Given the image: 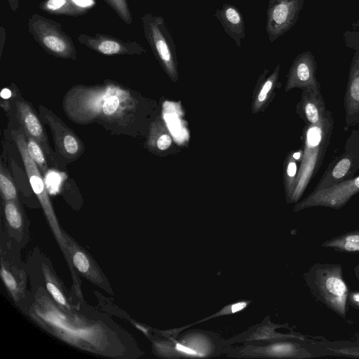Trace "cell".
I'll return each mask as SVG.
<instances>
[{"label":"cell","instance_id":"obj_1","mask_svg":"<svg viewBox=\"0 0 359 359\" xmlns=\"http://www.w3.org/2000/svg\"><path fill=\"white\" fill-rule=\"evenodd\" d=\"M139 106L134 92L109 80L94 86L75 85L62 100L63 110L72 122L97 123L111 133L130 136L135 132Z\"/></svg>","mask_w":359,"mask_h":359},{"label":"cell","instance_id":"obj_2","mask_svg":"<svg viewBox=\"0 0 359 359\" xmlns=\"http://www.w3.org/2000/svg\"><path fill=\"white\" fill-rule=\"evenodd\" d=\"M333 126L332 112L327 110L325 117L320 122L306 125L304 127L303 154L290 197L292 202H296L301 198L311 180L320 168L330 142Z\"/></svg>","mask_w":359,"mask_h":359},{"label":"cell","instance_id":"obj_3","mask_svg":"<svg viewBox=\"0 0 359 359\" xmlns=\"http://www.w3.org/2000/svg\"><path fill=\"white\" fill-rule=\"evenodd\" d=\"M303 277L318 301L340 317L346 318L349 290L340 264H313Z\"/></svg>","mask_w":359,"mask_h":359},{"label":"cell","instance_id":"obj_4","mask_svg":"<svg viewBox=\"0 0 359 359\" xmlns=\"http://www.w3.org/2000/svg\"><path fill=\"white\" fill-rule=\"evenodd\" d=\"M27 27L36 42L48 54L58 58L76 60L73 40L58 22L34 13L28 20Z\"/></svg>","mask_w":359,"mask_h":359},{"label":"cell","instance_id":"obj_5","mask_svg":"<svg viewBox=\"0 0 359 359\" xmlns=\"http://www.w3.org/2000/svg\"><path fill=\"white\" fill-rule=\"evenodd\" d=\"M145 39L165 71L174 76L177 72L176 46L164 18L151 13L142 18Z\"/></svg>","mask_w":359,"mask_h":359},{"label":"cell","instance_id":"obj_6","mask_svg":"<svg viewBox=\"0 0 359 359\" xmlns=\"http://www.w3.org/2000/svg\"><path fill=\"white\" fill-rule=\"evenodd\" d=\"M358 170L359 129L353 128L346 141L344 151L330 162L313 191L350 180Z\"/></svg>","mask_w":359,"mask_h":359},{"label":"cell","instance_id":"obj_7","mask_svg":"<svg viewBox=\"0 0 359 359\" xmlns=\"http://www.w3.org/2000/svg\"><path fill=\"white\" fill-rule=\"evenodd\" d=\"M39 109L41 121L50 129L57 156L66 163L78 159L85 150L79 137L52 110L43 104L39 106Z\"/></svg>","mask_w":359,"mask_h":359},{"label":"cell","instance_id":"obj_8","mask_svg":"<svg viewBox=\"0 0 359 359\" xmlns=\"http://www.w3.org/2000/svg\"><path fill=\"white\" fill-rule=\"evenodd\" d=\"M359 192V175L318 191H312L297 203L294 211L313 207H325L334 210L343 208Z\"/></svg>","mask_w":359,"mask_h":359},{"label":"cell","instance_id":"obj_9","mask_svg":"<svg viewBox=\"0 0 359 359\" xmlns=\"http://www.w3.org/2000/svg\"><path fill=\"white\" fill-rule=\"evenodd\" d=\"M304 0H269L266 31L273 43L296 23Z\"/></svg>","mask_w":359,"mask_h":359},{"label":"cell","instance_id":"obj_10","mask_svg":"<svg viewBox=\"0 0 359 359\" xmlns=\"http://www.w3.org/2000/svg\"><path fill=\"white\" fill-rule=\"evenodd\" d=\"M76 39L81 44L106 55H140L146 52L137 41H123L105 34H81Z\"/></svg>","mask_w":359,"mask_h":359},{"label":"cell","instance_id":"obj_11","mask_svg":"<svg viewBox=\"0 0 359 359\" xmlns=\"http://www.w3.org/2000/svg\"><path fill=\"white\" fill-rule=\"evenodd\" d=\"M15 107L17 117L25 135L34 139L41 147L46 155L52 159V162L56 161L57 158H55L49 144L42 121L32 105L24 100L16 99Z\"/></svg>","mask_w":359,"mask_h":359},{"label":"cell","instance_id":"obj_12","mask_svg":"<svg viewBox=\"0 0 359 359\" xmlns=\"http://www.w3.org/2000/svg\"><path fill=\"white\" fill-rule=\"evenodd\" d=\"M294 87L320 90L316 79V62L310 51L298 55L294 59L288 75L287 88Z\"/></svg>","mask_w":359,"mask_h":359},{"label":"cell","instance_id":"obj_13","mask_svg":"<svg viewBox=\"0 0 359 359\" xmlns=\"http://www.w3.org/2000/svg\"><path fill=\"white\" fill-rule=\"evenodd\" d=\"M344 106L347 127H359V50L355 53L349 69Z\"/></svg>","mask_w":359,"mask_h":359},{"label":"cell","instance_id":"obj_14","mask_svg":"<svg viewBox=\"0 0 359 359\" xmlns=\"http://www.w3.org/2000/svg\"><path fill=\"white\" fill-rule=\"evenodd\" d=\"M174 357H208L215 351V345L208 336L200 332H190L179 341L174 340V346L168 348Z\"/></svg>","mask_w":359,"mask_h":359},{"label":"cell","instance_id":"obj_15","mask_svg":"<svg viewBox=\"0 0 359 359\" xmlns=\"http://www.w3.org/2000/svg\"><path fill=\"white\" fill-rule=\"evenodd\" d=\"M260 355L273 358H311L316 355L302 344L293 341H278L262 347L249 346L243 354Z\"/></svg>","mask_w":359,"mask_h":359},{"label":"cell","instance_id":"obj_16","mask_svg":"<svg viewBox=\"0 0 359 359\" xmlns=\"http://www.w3.org/2000/svg\"><path fill=\"white\" fill-rule=\"evenodd\" d=\"M297 109L299 116L304 121L306 125L320 122L327 110L320 90H303Z\"/></svg>","mask_w":359,"mask_h":359},{"label":"cell","instance_id":"obj_17","mask_svg":"<svg viewBox=\"0 0 359 359\" xmlns=\"http://www.w3.org/2000/svg\"><path fill=\"white\" fill-rule=\"evenodd\" d=\"M215 16L220 22L226 34L240 47L245 35L244 20L240 11L232 4H224L221 8L216 10Z\"/></svg>","mask_w":359,"mask_h":359},{"label":"cell","instance_id":"obj_18","mask_svg":"<svg viewBox=\"0 0 359 359\" xmlns=\"http://www.w3.org/2000/svg\"><path fill=\"white\" fill-rule=\"evenodd\" d=\"M309 350L317 356L359 358V337L353 340L330 341L325 339L311 342ZM315 355V354H314Z\"/></svg>","mask_w":359,"mask_h":359},{"label":"cell","instance_id":"obj_19","mask_svg":"<svg viewBox=\"0 0 359 359\" xmlns=\"http://www.w3.org/2000/svg\"><path fill=\"white\" fill-rule=\"evenodd\" d=\"M39 7L47 13L65 16L82 15L90 9V6L84 5L79 0H43Z\"/></svg>","mask_w":359,"mask_h":359},{"label":"cell","instance_id":"obj_20","mask_svg":"<svg viewBox=\"0 0 359 359\" xmlns=\"http://www.w3.org/2000/svg\"><path fill=\"white\" fill-rule=\"evenodd\" d=\"M321 246L343 253H359V230L346 232L326 240Z\"/></svg>","mask_w":359,"mask_h":359},{"label":"cell","instance_id":"obj_21","mask_svg":"<svg viewBox=\"0 0 359 359\" xmlns=\"http://www.w3.org/2000/svg\"><path fill=\"white\" fill-rule=\"evenodd\" d=\"M278 325L270 324L269 325H264L258 328L250 337L247 340H271V339H295L300 341H304L306 337L299 334H283L276 333L274 329L278 327Z\"/></svg>","mask_w":359,"mask_h":359},{"label":"cell","instance_id":"obj_22","mask_svg":"<svg viewBox=\"0 0 359 359\" xmlns=\"http://www.w3.org/2000/svg\"><path fill=\"white\" fill-rule=\"evenodd\" d=\"M25 135L27 151L43 176L48 171L46 154L39 144L34 139L28 135Z\"/></svg>","mask_w":359,"mask_h":359},{"label":"cell","instance_id":"obj_23","mask_svg":"<svg viewBox=\"0 0 359 359\" xmlns=\"http://www.w3.org/2000/svg\"><path fill=\"white\" fill-rule=\"evenodd\" d=\"M0 190L5 201H15L18 191L10 173L2 164L0 166Z\"/></svg>","mask_w":359,"mask_h":359},{"label":"cell","instance_id":"obj_24","mask_svg":"<svg viewBox=\"0 0 359 359\" xmlns=\"http://www.w3.org/2000/svg\"><path fill=\"white\" fill-rule=\"evenodd\" d=\"M116 13L118 17L127 25L133 22L132 13L128 0H104Z\"/></svg>","mask_w":359,"mask_h":359},{"label":"cell","instance_id":"obj_25","mask_svg":"<svg viewBox=\"0 0 359 359\" xmlns=\"http://www.w3.org/2000/svg\"><path fill=\"white\" fill-rule=\"evenodd\" d=\"M4 212L10 226L18 229L22 225V216L14 201H5Z\"/></svg>","mask_w":359,"mask_h":359},{"label":"cell","instance_id":"obj_26","mask_svg":"<svg viewBox=\"0 0 359 359\" xmlns=\"http://www.w3.org/2000/svg\"><path fill=\"white\" fill-rule=\"evenodd\" d=\"M297 161V160H296L292 154L291 158L288 160L286 167V175L288 180V187H290V199L298 173Z\"/></svg>","mask_w":359,"mask_h":359},{"label":"cell","instance_id":"obj_27","mask_svg":"<svg viewBox=\"0 0 359 359\" xmlns=\"http://www.w3.org/2000/svg\"><path fill=\"white\" fill-rule=\"evenodd\" d=\"M278 71H279V66H278L276 68L273 74L272 75H271V76L265 81V83L262 86V88L258 95V100L259 102H263L266 100V98L268 95V93L272 89L273 84L278 77Z\"/></svg>","mask_w":359,"mask_h":359},{"label":"cell","instance_id":"obj_28","mask_svg":"<svg viewBox=\"0 0 359 359\" xmlns=\"http://www.w3.org/2000/svg\"><path fill=\"white\" fill-rule=\"evenodd\" d=\"M73 262L76 269L81 273H86L89 269V262L81 252H76L73 257Z\"/></svg>","mask_w":359,"mask_h":359},{"label":"cell","instance_id":"obj_29","mask_svg":"<svg viewBox=\"0 0 359 359\" xmlns=\"http://www.w3.org/2000/svg\"><path fill=\"white\" fill-rule=\"evenodd\" d=\"M47 289L48 292L52 294L53 298L56 302H57L60 304L65 305L66 302L65 299L59 290V289L52 283L49 282L46 284Z\"/></svg>","mask_w":359,"mask_h":359},{"label":"cell","instance_id":"obj_30","mask_svg":"<svg viewBox=\"0 0 359 359\" xmlns=\"http://www.w3.org/2000/svg\"><path fill=\"white\" fill-rule=\"evenodd\" d=\"M172 144V139L168 134H162L159 135L156 140V144L158 149L165 150L168 149Z\"/></svg>","mask_w":359,"mask_h":359},{"label":"cell","instance_id":"obj_31","mask_svg":"<svg viewBox=\"0 0 359 359\" xmlns=\"http://www.w3.org/2000/svg\"><path fill=\"white\" fill-rule=\"evenodd\" d=\"M347 304L359 310V290H349L347 297Z\"/></svg>","mask_w":359,"mask_h":359},{"label":"cell","instance_id":"obj_32","mask_svg":"<svg viewBox=\"0 0 359 359\" xmlns=\"http://www.w3.org/2000/svg\"><path fill=\"white\" fill-rule=\"evenodd\" d=\"M1 276L6 285L9 287L11 290H15L16 289V282L12 275L8 272L6 269H1Z\"/></svg>","mask_w":359,"mask_h":359},{"label":"cell","instance_id":"obj_33","mask_svg":"<svg viewBox=\"0 0 359 359\" xmlns=\"http://www.w3.org/2000/svg\"><path fill=\"white\" fill-rule=\"evenodd\" d=\"M6 29L1 26L0 27V57H1L4 46L6 42Z\"/></svg>","mask_w":359,"mask_h":359},{"label":"cell","instance_id":"obj_34","mask_svg":"<svg viewBox=\"0 0 359 359\" xmlns=\"http://www.w3.org/2000/svg\"><path fill=\"white\" fill-rule=\"evenodd\" d=\"M12 96V92L10 89L4 88L1 92V97L4 100L9 99Z\"/></svg>","mask_w":359,"mask_h":359},{"label":"cell","instance_id":"obj_35","mask_svg":"<svg viewBox=\"0 0 359 359\" xmlns=\"http://www.w3.org/2000/svg\"><path fill=\"white\" fill-rule=\"evenodd\" d=\"M12 11L16 12L19 6V0H6Z\"/></svg>","mask_w":359,"mask_h":359},{"label":"cell","instance_id":"obj_36","mask_svg":"<svg viewBox=\"0 0 359 359\" xmlns=\"http://www.w3.org/2000/svg\"><path fill=\"white\" fill-rule=\"evenodd\" d=\"M358 266L359 268V265H358ZM355 276H357V278L359 280V269H358L357 266L355 268Z\"/></svg>","mask_w":359,"mask_h":359}]
</instances>
